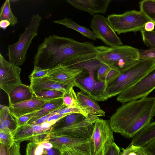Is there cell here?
Instances as JSON below:
<instances>
[{
	"label": "cell",
	"mask_w": 155,
	"mask_h": 155,
	"mask_svg": "<svg viewBox=\"0 0 155 155\" xmlns=\"http://www.w3.org/2000/svg\"><path fill=\"white\" fill-rule=\"evenodd\" d=\"M121 155H148L142 146H134L130 143L121 153Z\"/></svg>",
	"instance_id": "obj_33"
},
{
	"label": "cell",
	"mask_w": 155,
	"mask_h": 155,
	"mask_svg": "<svg viewBox=\"0 0 155 155\" xmlns=\"http://www.w3.org/2000/svg\"><path fill=\"white\" fill-rule=\"evenodd\" d=\"M20 143L15 142L9 150V155H21L20 153Z\"/></svg>",
	"instance_id": "obj_45"
},
{
	"label": "cell",
	"mask_w": 155,
	"mask_h": 155,
	"mask_svg": "<svg viewBox=\"0 0 155 155\" xmlns=\"http://www.w3.org/2000/svg\"><path fill=\"white\" fill-rule=\"evenodd\" d=\"M155 25L153 22L151 21H148L146 23L144 29L147 31H152L154 29Z\"/></svg>",
	"instance_id": "obj_49"
},
{
	"label": "cell",
	"mask_w": 155,
	"mask_h": 155,
	"mask_svg": "<svg viewBox=\"0 0 155 155\" xmlns=\"http://www.w3.org/2000/svg\"><path fill=\"white\" fill-rule=\"evenodd\" d=\"M62 109H59L54 111L48 115H46L44 116H43L41 118H39L36 121L34 122L31 124V125H38L41 124L42 123L47 121L49 118L51 116H52L58 113V111Z\"/></svg>",
	"instance_id": "obj_44"
},
{
	"label": "cell",
	"mask_w": 155,
	"mask_h": 155,
	"mask_svg": "<svg viewBox=\"0 0 155 155\" xmlns=\"http://www.w3.org/2000/svg\"><path fill=\"white\" fill-rule=\"evenodd\" d=\"M140 59H155V48H150L148 50L139 49Z\"/></svg>",
	"instance_id": "obj_37"
},
{
	"label": "cell",
	"mask_w": 155,
	"mask_h": 155,
	"mask_svg": "<svg viewBox=\"0 0 155 155\" xmlns=\"http://www.w3.org/2000/svg\"><path fill=\"white\" fill-rule=\"evenodd\" d=\"M67 107L63 104L62 97L51 100L45 104L28 122L31 124L39 118L57 110Z\"/></svg>",
	"instance_id": "obj_23"
},
{
	"label": "cell",
	"mask_w": 155,
	"mask_h": 155,
	"mask_svg": "<svg viewBox=\"0 0 155 155\" xmlns=\"http://www.w3.org/2000/svg\"><path fill=\"white\" fill-rule=\"evenodd\" d=\"M38 111L23 115L16 119L18 127L22 126L27 124L28 121L34 116Z\"/></svg>",
	"instance_id": "obj_39"
},
{
	"label": "cell",
	"mask_w": 155,
	"mask_h": 155,
	"mask_svg": "<svg viewBox=\"0 0 155 155\" xmlns=\"http://www.w3.org/2000/svg\"><path fill=\"white\" fill-rule=\"evenodd\" d=\"M0 20H6L10 23V25L14 26L18 23V19L12 11L10 2L6 0L2 5L0 12Z\"/></svg>",
	"instance_id": "obj_29"
},
{
	"label": "cell",
	"mask_w": 155,
	"mask_h": 155,
	"mask_svg": "<svg viewBox=\"0 0 155 155\" xmlns=\"http://www.w3.org/2000/svg\"><path fill=\"white\" fill-rule=\"evenodd\" d=\"M21 71L20 68L6 61L0 53V88L8 95L14 87L22 84Z\"/></svg>",
	"instance_id": "obj_11"
},
{
	"label": "cell",
	"mask_w": 155,
	"mask_h": 155,
	"mask_svg": "<svg viewBox=\"0 0 155 155\" xmlns=\"http://www.w3.org/2000/svg\"><path fill=\"white\" fill-rule=\"evenodd\" d=\"M97 51L92 42H78L55 35L45 38L39 46L34 57V66L51 69L73 56Z\"/></svg>",
	"instance_id": "obj_2"
},
{
	"label": "cell",
	"mask_w": 155,
	"mask_h": 155,
	"mask_svg": "<svg viewBox=\"0 0 155 155\" xmlns=\"http://www.w3.org/2000/svg\"><path fill=\"white\" fill-rule=\"evenodd\" d=\"M70 114H60L58 113L51 116L49 118L47 121L49 122L52 126L60 119Z\"/></svg>",
	"instance_id": "obj_46"
},
{
	"label": "cell",
	"mask_w": 155,
	"mask_h": 155,
	"mask_svg": "<svg viewBox=\"0 0 155 155\" xmlns=\"http://www.w3.org/2000/svg\"><path fill=\"white\" fill-rule=\"evenodd\" d=\"M86 118L80 114H70L58 120L52 126L50 132L75 124L83 120Z\"/></svg>",
	"instance_id": "obj_26"
},
{
	"label": "cell",
	"mask_w": 155,
	"mask_h": 155,
	"mask_svg": "<svg viewBox=\"0 0 155 155\" xmlns=\"http://www.w3.org/2000/svg\"><path fill=\"white\" fill-rule=\"evenodd\" d=\"M43 146L44 149L48 150L53 147V144L49 141H46L41 143Z\"/></svg>",
	"instance_id": "obj_51"
},
{
	"label": "cell",
	"mask_w": 155,
	"mask_h": 155,
	"mask_svg": "<svg viewBox=\"0 0 155 155\" xmlns=\"http://www.w3.org/2000/svg\"><path fill=\"white\" fill-rule=\"evenodd\" d=\"M141 32L144 44L150 48H155V31H147L143 29Z\"/></svg>",
	"instance_id": "obj_32"
},
{
	"label": "cell",
	"mask_w": 155,
	"mask_h": 155,
	"mask_svg": "<svg viewBox=\"0 0 155 155\" xmlns=\"http://www.w3.org/2000/svg\"><path fill=\"white\" fill-rule=\"evenodd\" d=\"M83 71L70 68L60 64L51 69L47 76L53 80L74 87L76 78Z\"/></svg>",
	"instance_id": "obj_16"
},
{
	"label": "cell",
	"mask_w": 155,
	"mask_h": 155,
	"mask_svg": "<svg viewBox=\"0 0 155 155\" xmlns=\"http://www.w3.org/2000/svg\"><path fill=\"white\" fill-rule=\"evenodd\" d=\"M78 9L87 12L91 15L96 13H105L110 0H67Z\"/></svg>",
	"instance_id": "obj_17"
},
{
	"label": "cell",
	"mask_w": 155,
	"mask_h": 155,
	"mask_svg": "<svg viewBox=\"0 0 155 155\" xmlns=\"http://www.w3.org/2000/svg\"><path fill=\"white\" fill-rule=\"evenodd\" d=\"M29 79L30 86L34 93L44 89L54 90L64 92L71 86L53 80L47 76L38 78H30Z\"/></svg>",
	"instance_id": "obj_19"
},
{
	"label": "cell",
	"mask_w": 155,
	"mask_h": 155,
	"mask_svg": "<svg viewBox=\"0 0 155 155\" xmlns=\"http://www.w3.org/2000/svg\"><path fill=\"white\" fill-rule=\"evenodd\" d=\"M92 31L106 45L110 47L122 45L123 44L116 32L104 15H94L91 25Z\"/></svg>",
	"instance_id": "obj_10"
},
{
	"label": "cell",
	"mask_w": 155,
	"mask_h": 155,
	"mask_svg": "<svg viewBox=\"0 0 155 155\" xmlns=\"http://www.w3.org/2000/svg\"><path fill=\"white\" fill-rule=\"evenodd\" d=\"M107 18L118 34L141 31L144 29L146 23L150 21L140 11L135 10L126 11L120 14H111Z\"/></svg>",
	"instance_id": "obj_6"
},
{
	"label": "cell",
	"mask_w": 155,
	"mask_h": 155,
	"mask_svg": "<svg viewBox=\"0 0 155 155\" xmlns=\"http://www.w3.org/2000/svg\"><path fill=\"white\" fill-rule=\"evenodd\" d=\"M18 0H10V2H18Z\"/></svg>",
	"instance_id": "obj_52"
},
{
	"label": "cell",
	"mask_w": 155,
	"mask_h": 155,
	"mask_svg": "<svg viewBox=\"0 0 155 155\" xmlns=\"http://www.w3.org/2000/svg\"><path fill=\"white\" fill-rule=\"evenodd\" d=\"M0 131L12 133L18 127L16 119L10 113L8 107L0 104Z\"/></svg>",
	"instance_id": "obj_22"
},
{
	"label": "cell",
	"mask_w": 155,
	"mask_h": 155,
	"mask_svg": "<svg viewBox=\"0 0 155 155\" xmlns=\"http://www.w3.org/2000/svg\"><path fill=\"white\" fill-rule=\"evenodd\" d=\"M58 113L60 114L78 113L82 114L86 117H87L89 116V115L86 114L81 109L77 108H69L67 107L59 110Z\"/></svg>",
	"instance_id": "obj_40"
},
{
	"label": "cell",
	"mask_w": 155,
	"mask_h": 155,
	"mask_svg": "<svg viewBox=\"0 0 155 155\" xmlns=\"http://www.w3.org/2000/svg\"><path fill=\"white\" fill-rule=\"evenodd\" d=\"M59 150L61 155H85L65 145H62Z\"/></svg>",
	"instance_id": "obj_41"
},
{
	"label": "cell",
	"mask_w": 155,
	"mask_h": 155,
	"mask_svg": "<svg viewBox=\"0 0 155 155\" xmlns=\"http://www.w3.org/2000/svg\"><path fill=\"white\" fill-rule=\"evenodd\" d=\"M155 116V97H146L124 104L109 121L114 132L130 138L146 127Z\"/></svg>",
	"instance_id": "obj_1"
},
{
	"label": "cell",
	"mask_w": 155,
	"mask_h": 155,
	"mask_svg": "<svg viewBox=\"0 0 155 155\" xmlns=\"http://www.w3.org/2000/svg\"><path fill=\"white\" fill-rule=\"evenodd\" d=\"M121 153L119 147L114 142L105 155H121Z\"/></svg>",
	"instance_id": "obj_43"
},
{
	"label": "cell",
	"mask_w": 155,
	"mask_h": 155,
	"mask_svg": "<svg viewBox=\"0 0 155 155\" xmlns=\"http://www.w3.org/2000/svg\"><path fill=\"white\" fill-rule=\"evenodd\" d=\"M45 132L46 131L41 124L31 125L27 124L18 127L12 134L15 142L21 143L26 140L33 142L36 136Z\"/></svg>",
	"instance_id": "obj_18"
},
{
	"label": "cell",
	"mask_w": 155,
	"mask_h": 155,
	"mask_svg": "<svg viewBox=\"0 0 155 155\" xmlns=\"http://www.w3.org/2000/svg\"><path fill=\"white\" fill-rule=\"evenodd\" d=\"M53 22L74 30L92 40L96 41L98 39L97 35L87 27L79 25L71 18L65 17L62 19L54 20Z\"/></svg>",
	"instance_id": "obj_25"
},
{
	"label": "cell",
	"mask_w": 155,
	"mask_h": 155,
	"mask_svg": "<svg viewBox=\"0 0 155 155\" xmlns=\"http://www.w3.org/2000/svg\"><path fill=\"white\" fill-rule=\"evenodd\" d=\"M41 18L39 15L33 14L24 32L19 35L18 41L8 45L7 55L9 61L18 66L24 63L27 58V51L33 39L38 35Z\"/></svg>",
	"instance_id": "obj_5"
},
{
	"label": "cell",
	"mask_w": 155,
	"mask_h": 155,
	"mask_svg": "<svg viewBox=\"0 0 155 155\" xmlns=\"http://www.w3.org/2000/svg\"><path fill=\"white\" fill-rule=\"evenodd\" d=\"M97 52L73 56L68 58L62 64L70 68L94 73L102 64L96 58Z\"/></svg>",
	"instance_id": "obj_14"
},
{
	"label": "cell",
	"mask_w": 155,
	"mask_h": 155,
	"mask_svg": "<svg viewBox=\"0 0 155 155\" xmlns=\"http://www.w3.org/2000/svg\"><path fill=\"white\" fill-rule=\"evenodd\" d=\"M155 68V59H140L121 72L119 76L108 84L106 92L108 98L118 95L138 82Z\"/></svg>",
	"instance_id": "obj_3"
},
{
	"label": "cell",
	"mask_w": 155,
	"mask_h": 155,
	"mask_svg": "<svg viewBox=\"0 0 155 155\" xmlns=\"http://www.w3.org/2000/svg\"><path fill=\"white\" fill-rule=\"evenodd\" d=\"M94 73L83 71L76 79L75 87L96 101H106L109 99L106 92L107 85L104 82L97 81Z\"/></svg>",
	"instance_id": "obj_9"
},
{
	"label": "cell",
	"mask_w": 155,
	"mask_h": 155,
	"mask_svg": "<svg viewBox=\"0 0 155 155\" xmlns=\"http://www.w3.org/2000/svg\"><path fill=\"white\" fill-rule=\"evenodd\" d=\"M97 58L101 63L114 65L120 72L140 59L138 49L129 45L97 47Z\"/></svg>",
	"instance_id": "obj_4"
},
{
	"label": "cell",
	"mask_w": 155,
	"mask_h": 155,
	"mask_svg": "<svg viewBox=\"0 0 155 155\" xmlns=\"http://www.w3.org/2000/svg\"><path fill=\"white\" fill-rule=\"evenodd\" d=\"M9 149L5 145L0 143V155H9Z\"/></svg>",
	"instance_id": "obj_48"
},
{
	"label": "cell",
	"mask_w": 155,
	"mask_h": 155,
	"mask_svg": "<svg viewBox=\"0 0 155 155\" xmlns=\"http://www.w3.org/2000/svg\"><path fill=\"white\" fill-rule=\"evenodd\" d=\"M155 138V121L150 122L145 128L133 137L131 143L143 146Z\"/></svg>",
	"instance_id": "obj_24"
},
{
	"label": "cell",
	"mask_w": 155,
	"mask_h": 155,
	"mask_svg": "<svg viewBox=\"0 0 155 155\" xmlns=\"http://www.w3.org/2000/svg\"><path fill=\"white\" fill-rule=\"evenodd\" d=\"M33 91L30 86L21 84L14 87L8 95L9 105L32 99Z\"/></svg>",
	"instance_id": "obj_21"
},
{
	"label": "cell",
	"mask_w": 155,
	"mask_h": 155,
	"mask_svg": "<svg viewBox=\"0 0 155 155\" xmlns=\"http://www.w3.org/2000/svg\"><path fill=\"white\" fill-rule=\"evenodd\" d=\"M77 96L81 108L86 114L97 116L105 115V112L101 109L96 101L81 91L77 93Z\"/></svg>",
	"instance_id": "obj_20"
},
{
	"label": "cell",
	"mask_w": 155,
	"mask_h": 155,
	"mask_svg": "<svg viewBox=\"0 0 155 155\" xmlns=\"http://www.w3.org/2000/svg\"><path fill=\"white\" fill-rule=\"evenodd\" d=\"M42 155H61L59 150L53 147L48 150L44 149Z\"/></svg>",
	"instance_id": "obj_47"
},
{
	"label": "cell",
	"mask_w": 155,
	"mask_h": 155,
	"mask_svg": "<svg viewBox=\"0 0 155 155\" xmlns=\"http://www.w3.org/2000/svg\"><path fill=\"white\" fill-rule=\"evenodd\" d=\"M51 100L34 95L31 99L9 105L8 108L12 116L17 119L23 115L39 110L45 104Z\"/></svg>",
	"instance_id": "obj_15"
},
{
	"label": "cell",
	"mask_w": 155,
	"mask_h": 155,
	"mask_svg": "<svg viewBox=\"0 0 155 155\" xmlns=\"http://www.w3.org/2000/svg\"><path fill=\"white\" fill-rule=\"evenodd\" d=\"M98 116L90 114L80 122L69 127L50 132L51 135H61L87 139H91L94 123Z\"/></svg>",
	"instance_id": "obj_12"
},
{
	"label": "cell",
	"mask_w": 155,
	"mask_h": 155,
	"mask_svg": "<svg viewBox=\"0 0 155 155\" xmlns=\"http://www.w3.org/2000/svg\"><path fill=\"white\" fill-rule=\"evenodd\" d=\"M0 143L10 148L15 143L13 134L10 132L0 131Z\"/></svg>",
	"instance_id": "obj_35"
},
{
	"label": "cell",
	"mask_w": 155,
	"mask_h": 155,
	"mask_svg": "<svg viewBox=\"0 0 155 155\" xmlns=\"http://www.w3.org/2000/svg\"><path fill=\"white\" fill-rule=\"evenodd\" d=\"M155 90V68L135 84L118 94L117 101L124 104L146 97Z\"/></svg>",
	"instance_id": "obj_8"
},
{
	"label": "cell",
	"mask_w": 155,
	"mask_h": 155,
	"mask_svg": "<svg viewBox=\"0 0 155 155\" xmlns=\"http://www.w3.org/2000/svg\"><path fill=\"white\" fill-rule=\"evenodd\" d=\"M112 65L102 63L97 70V78L98 81L105 83L107 76L111 69Z\"/></svg>",
	"instance_id": "obj_34"
},
{
	"label": "cell",
	"mask_w": 155,
	"mask_h": 155,
	"mask_svg": "<svg viewBox=\"0 0 155 155\" xmlns=\"http://www.w3.org/2000/svg\"><path fill=\"white\" fill-rule=\"evenodd\" d=\"M50 69H43L37 66H34V68L29 78H38L47 76Z\"/></svg>",
	"instance_id": "obj_36"
},
{
	"label": "cell",
	"mask_w": 155,
	"mask_h": 155,
	"mask_svg": "<svg viewBox=\"0 0 155 155\" xmlns=\"http://www.w3.org/2000/svg\"><path fill=\"white\" fill-rule=\"evenodd\" d=\"M44 148L41 143H38L32 142L28 143L25 155H42Z\"/></svg>",
	"instance_id": "obj_31"
},
{
	"label": "cell",
	"mask_w": 155,
	"mask_h": 155,
	"mask_svg": "<svg viewBox=\"0 0 155 155\" xmlns=\"http://www.w3.org/2000/svg\"><path fill=\"white\" fill-rule=\"evenodd\" d=\"M142 147L148 155H155V138Z\"/></svg>",
	"instance_id": "obj_42"
},
{
	"label": "cell",
	"mask_w": 155,
	"mask_h": 155,
	"mask_svg": "<svg viewBox=\"0 0 155 155\" xmlns=\"http://www.w3.org/2000/svg\"><path fill=\"white\" fill-rule=\"evenodd\" d=\"M64 92L61 91L52 90L44 89L34 93V95L46 99L52 100L63 97Z\"/></svg>",
	"instance_id": "obj_30"
},
{
	"label": "cell",
	"mask_w": 155,
	"mask_h": 155,
	"mask_svg": "<svg viewBox=\"0 0 155 155\" xmlns=\"http://www.w3.org/2000/svg\"><path fill=\"white\" fill-rule=\"evenodd\" d=\"M10 25V22L6 20H2L0 21V27L4 30Z\"/></svg>",
	"instance_id": "obj_50"
},
{
	"label": "cell",
	"mask_w": 155,
	"mask_h": 155,
	"mask_svg": "<svg viewBox=\"0 0 155 155\" xmlns=\"http://www.w3.org/2000/svg\"><path fill=\"white\" fill-rule=\"evenodd\" d=\"M113 131L109 120L99 118L94 123L91 137L93 155H105L114 142Z\"/></svg>",
	"instance_id": "obj_7"
},
{
	"label": "cell",
	"mask_w": 155,
	"mask_h": 155,
	"mask_svg": "<svg viewBox=\"0 0 155 155\" xmlns=\"http://www.w3.org/2000/svg\"><path fill=\"white\" fill-rule=\"evenodd\" d=\"M140 8V11L155 25V0H143L141 1Z\"/></svg>",
	"instance_id": "obj_28"
},
{
	"label": "cell",
	"mask_w": 155,
	"mask_h": 155,
	"mask_svg": "<svg viewBox=\"0 0 155 155\" xmlns=\"http://www.w3.org/2000/svg\"><path fill=\"white\" fill-rule=\"evenodd\" d=\"M73 88V87H69L64 92L62 97L63 104L68 108H77L81 109L79 105L77 94Z\"/></svg>",
	"instance_id": "obj_27"
},
{
	"label": "cell",
	"mask_w": 155,
	"mask_h": 155,
	"mask_svg": "<svg viewBox=\"0 0 155 155\" xmlns=\"http://www.w3.org/2000/svg\"><path fill=\"white\" fill-rule=\"evenodd\" d=\"M49 141L53 147L59 150L65 145L85 155H93V148L91 139H87L61 135H51Z\"/></svg>",
	"instance_id": "obj_13"
},
{
	"label": "cell",
	"mask_w": 155,
	"mask_h": 155,
	"mask_svg": "<svg viewBox=\"0 0 155 155\" xmlns=\"http://www.w3.org/2000/svg\"><path fill=\"white\" fill-rule=\"evenodd\" d=\"M121 73L118 69L114 65L112 67L107 76L106 84L107 85L117 78Z\"/></svg>",
	"instance_id": "obj_38"
}]
</instances>
